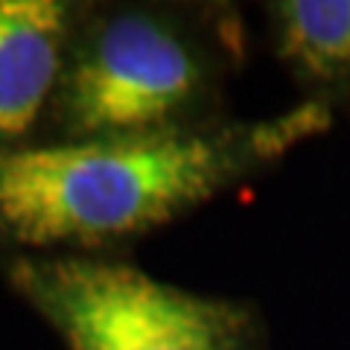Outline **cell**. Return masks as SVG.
Instances as JSON below:
<instances>
[{"mask_svg": "<svg viewBox=\"0 0 350 350\" xmlns=\"http://www.w3.org/2000/svg\"><path fill=\"white\" fill-rule=\"evenodd\" d=\"M231 137L158 129L0 155V234L29 245L96 243L167 222L239 170Z\"/></svg>", "mask_w": 350, "mask_h": 350, "instance_id": "6da1fadb", "label": "cell"}, {"mask_svg": "<svg viewBox=\"0 0 350 350\" xmlns=\"http://www.w3.org/2000/svg\"><path fill=\"white\" fill-rule=\"evenodd\" d=\"M15 278L73 350H234L239 312L120 262H21Z\"/></svg>", "mask_w": 350, "mask_h": 350, "instance_id": "7a4b0ae2", "label": "cell"}, {"mask_svg": "<svg viewBox=\"0 0 350 350\" xmlns=\"http://www.w3.org/2000/svg\"><path fill=\"white\" fill-rule=\"evenodd\" d=\"M64 18L53 0H0V155L27 135L56 88Z\"/></svg>", "mask_w": 350, "mask_h": 350, "instance_id": "277c9868", "label": "cell"}, {"mask_svg": "<svg viewBox=\"0 0 350 350\" xmlns=\"http://www.w3.org/2000/svg\"><path fill=\"white\" fill-rule=\"evenodd\" d=\"M196 85V62L170 29L123 15L103 27L73 68L64 111L85 137L146 135L167 129Z\"/></svg>", "mask_w": 350, "mask_h": 350, "instance_id": "3957f363", "label": "cell"}, {"mask_svg": "<svg viewBox=\"0 0 350 350\" xmlns=\"http://www.w3.org/2000/svg\"><path fill=\"white\" fill-rule=\"evenodd\" d=\"M283 53L306 73L350 76V0H289L280 6Z\"/></svg>", "mask_w": 350, "mask_h": 350, "instance_id": "5b68a950", "label": "cell"}]
</instances>
